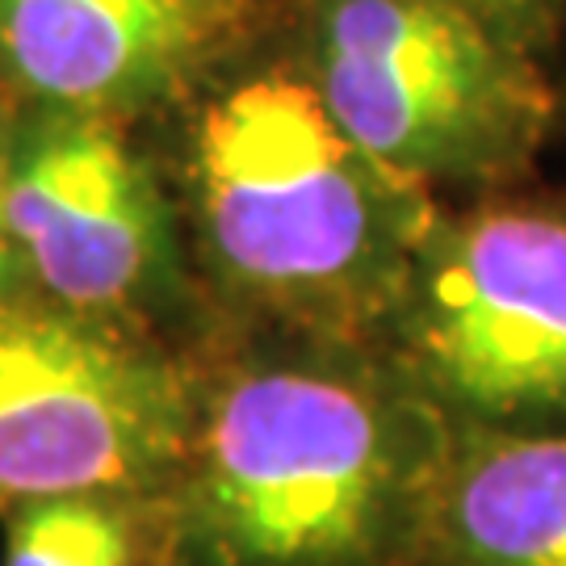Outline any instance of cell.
<instances>
[{"label":"cell","mask_w":566,"mask_h":566,"mask_svg":"<svg viewBox=\"0 0 566 566\" xmlns=\"http://www.w3.org/2000/svg\"><path fill=\"white\" fill-rule=\"evenodd\" d=\"M563 34H566V25H563ZM554 51H558V46H554Z\"/></svg>","instance_id":"cell-12"},{"label":"cell","mask_w":566,"mask_h":566,"mask_svg":"<svg viewBox=\"0 0 566 566\" xmlns=\"http://www.w3.org/2000/svg\"><path fill=\"white\" fill-rule=\"evenodd\" d=\"M198 403L177 365L109 319L0 298V516L55 495H156Z\"/></svg>","instance_id":"cell-5"},{"label":"cell","mask_w":566,"mask_h":566,"mask_svg":"<svg viewBox=\"0 0 566 566\" xmlns=\"http://www.w3.org/2000/svg\"><path fill=\"white\" fill-rule=\"evenodd\" d=\"M193 202L231 285L319 327L399 319L441 206L332 118L315 81L264 72L206 102Z\"/></svg>","instance_id":"cell-2"},{"label":"cell","mask_w":566,"mask_h":566,"mask_svg":"<svg viewBox=\"0 0 566 566\" xmlns=\"http://www.w3.org/2000/svg\"><path fill=\"white\" fill-rule=\"evenodd\" d=\"M315 88L416 181L512 189L554 139V72L458 0H319Z\"/></svg>","instance_id":"cell-3"},{"label":"cell","mask_w":566,"mask_h":566,"mask_svg":"<svg viewBox=\"0 0 566 566\" xmlns=\"http://www.w3.org/2000/svg\"><path fill=\"white\" fill-rule=\"evenodd\" d=\"M458 4L549 67V55L566 25V0H458Z\"/></svg>","instance_id":"cell-10"},{"label":"cell","mask_w":566,"mask_h":566,"mask_svg":"<svg viewBox=\"0 0 566 566\" xmlns=\"http://www.w3.org/2000/svg\"><path fill=\"white\" fill-rule=\"evenodd\" d=\"M395 340L407 386L449 420L566 428V202L504 193L446 214Z\"/></svg>","instance_id":"cell-4"},{"label":"cell","mask_w":566,"mask_h":566,"mask_svg":"<svg viewBox=\"0 0 566 566\" xmlns=\"http://www.w3.org/2000/svg\"><path fill=\"white\" fill-rule=\"evenodd\" d=\"M206 34V0H0V72L42 105L114 118L172 97Z\"/></svg>","instance_id":"cell-7"},{"label":"cell","mask_w":566,"mask_h":566,"mask_svg":"<svg viewBox=\"0 0 566 566\" xmlns=\"http://www.w3.org/2000/svg\"><path fill=\"white\" fill-rule=\"evenodd\" d=\"M446 411L273 365L198 403L160 491V566H407Z\"/></svg>","instance_id":"cell-1"},{"label":"cell","mask_w":566,"mask_h":566,"mask_svg":"<svg viewBox=\"0 0 566 566\" xmlns=\"http://www.w3.org/2000/svg\"><path fill=\"white\" fill-rule=\"evenodd\" d=\"M13 130L18 122L4 109V97H0V298L13 294V282L21 277L18 252H13V240H9V164H13Z\"/></svg>","instance_id":"cell-11"},{"label":"cell","mask_w":566,"mask_h":566,"mask_svg":"<svg viewBox=\"0 0 566 566\" xmlns=\"http://www.w3.org/2000/svg\"><path fill=\"white\" fill-rule=\"evenodd\" d=\"M407 566H566V428L446 416Z\"/></svg>","instance_id":"cell-8"},{"label":"cell","mask_w":566,"mask_h":566,"mask_svg":"<svg viewBox=\"0 0 566 566\" xmlns=\"http://www.w3.org/2000/svg\"><path fill=\"white\" fill-rule=\"evenodd\" d=\"M0 566H160V491H93L9 507Z\"/></svg>","instance_id":"cell-9"},{"label":"cell","mask_w":566,"mask_h":566,"mask_svg":"<svg viewBox=\"0 0 566 566\" xmlns=\"http://www.w3.org/2000/svg\"><path fill=\"white\" fill-rule=\"evenodd\" d=\"M9 240L51 303L109 319L172 273L168 206L114 118L55 109L18 122Z\"/></svg>","instance_id":"cell-6"}]
</instances>
